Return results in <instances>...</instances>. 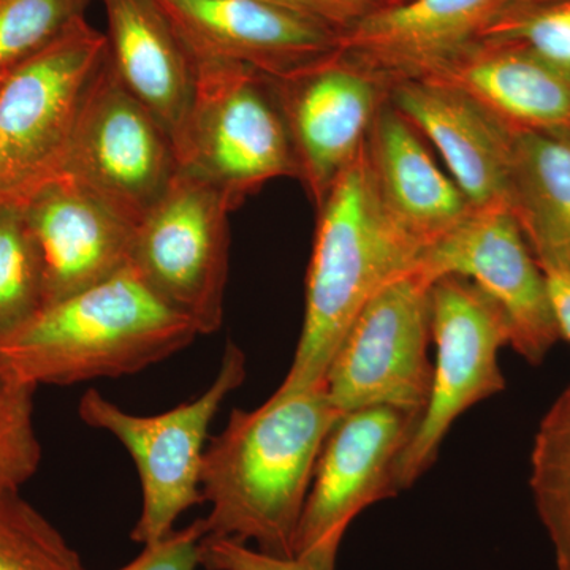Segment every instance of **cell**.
<instances>
[{"mask_svg": "<svg viewBox=\"0 0 570 570\" xmlns=\"http://www.w3.org/2000/svg\"><path fill=\"white\" fill-rule=\"evenodd\" d=\"M431 283L417 268L377 292L348 326L324 389L343 414L365 407H395L422 417L434 365L428 356Z\"/></svg>", "mask_w": 570, "mask_h": 570, "instance_id": "cell-9", "label": "cell"}, {"mask_svg": "<svg viewBox=\"0 0 570 570\" xmlns=\"http://www.w3.org/2000/svg\"><path fill=\"white\" fill-rule=\"evenodd\" d=\"M404 2V0H387V6H396V3Z\"/></svg>", "mask_w": 570, "mask_h": 570, "instance_id": "cell-33", "label": "cell"}, {"mask_svg": "<svg viewBox=\"0 0 570 570\" xmlns=\"http://www.w3.org/2000/svg\"><path fill=\"white\" fill-rule=\"evenodd\" d=\"M341 417L324 387L234 409L202 464V497L212 505L202 519L206 535L253 540L266 554L295 558L314 469Z\"/></svg>", "mask_w": 570, "mask_h": 570, "instance_id": "cell-1", "label": "cell"}, {"mask_svg": "<svg viewBox=\"0 0 570 570\" xmlns=\"http://www.w3.org/2000/svg\"><path fill=\"white\" fill-rule=\"evenodd\" d=\"M230 213L217 187L179 167L159 204L135 227L130 265L198 335L223 326Z\"/></svg>", "mask_w": 570, "mask_h": 570, "instance_id": "cell-7", "label": "cell"}, {"mask_svg": "<svg viewBox=\"0 0 570 570\" xmlns=\"http://www.w3.org/2000/svg\"><path fill=\"white\" fill-rule=\"evenodd\" d=\"M112 69L164 127L181 157L197 92V66L159 0H104Z\"/></svg>", "mask_w": 570, "mask_h": 570, "instance_id": "cell-19", "label": "cell"}, {"mask_svg": "<svg viewBox=\"0 0 570 570\" xmlns=\"http://www.w3.org/2000/svg\"><path fill=\"white\" fill-rule=\"evenodd\" d=\"M0 570H86L78 551L20 497L0 491Z\"/></svg>", "mask_w": 570, "mask_h": 570, "instance_id": "cell-24", "label": "cell"}, {"mask_svg": "<svg viewBox=\"0 0 570 570\" xmlns=\"http://www.w3.org/2000/svg\"><path fill=\"white\" fill-rule=\"evenodd\" d=\"M194 58L285 78L337 51L328 22L268 0H159Z\"/></svg>", "mask_w": 570, "mask_h": 570, "instance_id": "cell-14", "label": "cell"}, {"mask_svg": "<svg viewBox=\"0 0 570 570\" xmlns=\"http://www.w3.org/2000/svg\"><path fill=\"white\" fill-rule=\"evenodd\" d=\"M92 0H0V80L85 20Z\"/></svg>", "mask_w": 570, "mask_h": 570, "instance_id": "cell-25", "label": "cell"}, {"mask_svg": "<svg viewBox=\"0 0 570 570\" xmlns=\"http://www.w3.org/2000/svg\"><path fill=\"white\" fill-rule=\"evenodd\" d=\"M540 268L549 287L551 307L561 340L570 343V269L553 265H540Z\"/></svg>", "mask_w": 570, "mask_h": 570, "instance_id": "cell-31", "label": "cell"}, {"mask_svg": "<svg viewBox=\"0 0 570 570\" xmlns=\"http://www.w3.org/2000/svg\"><path fill=\"white\" fill-rule=\"evenodd\" d=\"M483 39L513 41L540 61L570 75V0H513Z\"/></svg>", "mask_w": 570, "mask_h": 570, "instance_id": "cell-26", "label": "cell"}, {"mask_svg": "<svg viewBox=\"0 0 570 570\" xmlns=\"http://www.w3.org/2000/svg\"><path fill=\"white\" fill-rule=\"evenodd\" d=\"M528 2H549V0H528Z\"/></svg>", "mask_w": 570, "mask_h": 570, "instance_id": "cell-34", "label": "cell"}, {"mask_svg": "<svg viewBox=\"0 0 570 570\" xmlns=\"http://www.w3.org/2000/svg\"><path fill=\"white\" fill-rule=\"evenodd\" d=\"M431 332L436 344L433 384L419 425L397 459L400 491L433 466L450 428L464 412L505 389L499 352L510 346L509 325L478 285L460 276L434 281Z\"/></svg>", "mask_w": 570, "mask_h": 570, "instance_id": "cell-10", "label": "cell"}, {"mask_svg": "<svg viewBox=\"0 0 570 570\" xmlns=\"http://www.w3.org/2000/svg\"><path fill=\"white\" fill-rule=\"evenodd\" d=\"M107 55V33L88 20L0 81V206H24L61 178L75 124Z\"/></svg>", "mask_w": 570, "mask_h": 570, "instance_id": "cell-4", "label": "cell"}, {"mask_svg": "<svg viewBox=\"0 0 570 570\" xmlns=\"http://www.w3.org/2000/svg\"><path fill=\"white\" fill-rule=\"evenodd\" d=\"M299 178L316 209L365 146L390 82L341 51L285 78H272Z\"/></svg>", "mask_w": 570, "mask_h": 570, "instance_id": "cell-13", "label": "cell"}, {"mask_svg": "<svg viewBox=\"0 0 570 570\" xmlns=\"http://www.w3.org/2000/svg\"><path fill=\"white\" fill-rule=\"evenodd\" d=\"M389 100L436 146L472 208L508 205L512 134L464 94L439 82L390 81Z\"/></svg>", "mask_w": 570, "mask_h": 570, "instance_id": "cell-18", "label": "cell"}, {"mask_svg": "<svg viewBox=\"0 0 570 570\" xmlns=\"http://www.w3.org/2000/svg\"><path fill=\"white\" fill-rule=\"evenodd\" d=\"M309 2L321 14L322 20L340 32L351 28L366 14L387 6V0H309Z\"/></svg>", "mask_w": 570, "mask_h": 570, "instance_id": "cell-30", "label": "cell"}, {"mask_svg": "<svg viewBox=\"0 0 570 570\" xmlns=\"http://www.w3.org/2000/svg\"><path fill=\"white\" fill-rule=\"evenodd\" d=\"M0 81H2V80H0Z\"/></svg>", "mask_w": 570, "mask_h": 570, "instance_id": "cell-35", "label": "cell"}, {"mask_svg": "<svg viewBox=\"0 0 570 570\" xmlns=\"http://www.w3.org/2000/svg\"><path fill=\"white\" fill-rule=\"evenodd\" d=\"M417 80L456 89L510 132L570 137V75L513 41L479 40Z\"/></svg>", "mask_w": 570, "mask_h": 570, "instance_id": "cell-17", "label": "cell"}, {"mask_svg": "<svg viewBox=\"0 0 570 570\" xmlns=\"http://www.w3.org/2000/svg\"><path fill=\"white\" fill-rule=\"evenodd\" d=\"M197 336L193 322L127 265L0 337V367L33 387L81 384L140 373Z\"/></svg>", "mask_w": 570, "mask_h": 570, "instance_id": "cell-3", "label": "cell"}, {"mask_svg": "<svg viewBox=\"0 0 570 570\" xmlns=\"http://www.w3.org/2000/svg\"><path fill=\"white\" fill-rule=\"evenodd\" d=\"M268 2L279 3V6L288 7V9L303 11V13H309L314 14V17L321 18V14L317 13V10L314 9V6L309 0H268Z\"/></svg>", "mask_w": 570, "mask_h": 570, "instance_id": "cell-32", "label": "cell"}, {"mask_svg": "<svg viewBox=\"0 0 570 570\" xmlns=\"http://www.w3.org/2000/svg\"><path fill=\"white\" fill-rule=\"evenodd\" d=\"M417 269L431 283L460 276L478 285L504 314L510 347L539 366L561 335L549 287L509 205L472 208L471 214L420 257Z\"/></svg>", "mask_w": 570, "mask_h": 570, "instance_id": "cell-12", "label": "cell"}, {"mask_svg": "<svg viewBox=\"0 0 570 570\" xmlns=\"http://www.w3.org/2000/svg\"><path fill=\"white\" fill-rule=\"evenodd\" d=\"M510 134V212L540 265L570 269V137Z\"/></svg>", "mask_w": 570, "mask_h": 570, "instance_id": "cell-21", "label": "cell"}, {"mask_svg": "<svg viewBox=\"0 0 570 570\" xmlns=\"http://www.w3.org/2000/svg\"><path fill=\"white\" fill-rule=\"evenodd\" d=\"M245 379V352L228 341L212 385L164 414H130L96 389L82 395L78 404L82 422L118 439L137 468L142 508L130 534L135 542H159L175 531L184 512L204 504L200 475L209 428Z\"/></svg>", "mask_w": 570, "mask_h": 570, "instance_id": "cell-6", "label": "cell"}, {"mask_svg": "<svg viewBox=\"0 0 570 570\" xmlns=\"http://www.w3.org/2000/svg\"><path fill=\"white\" fill-rule=\"evenodd\" d=\"M24 213L43 264L47 305L130 265L134 225L66 176L33 195Z\"/></svg>", "mask_w": 570, "mask_h": 570, "instance_id": "cell-16", "label": "cell"}, {"mask_svg": "<svg viewBox=\"0 0 570 570\" xmlns=\"http://www.w3.org/2000/svg\"><path fill=\"white\" fill-rule=\"evenodd\" d=\"M200 566L206 570H321L299 558H277L235 539L205 535Z\"/></svg>", "mask_w": 570, "mask_h": 570, "instance_id": "cell-28", "label": "cell"}, {"mask_svg": "<svg viewBox=\"0 0 570 570\" xmlns=\"http://www.w3.org/2000/svg\"><path fill=\"white\" fill-rule=\"evenodd\" d=\"M45 305L43 264L24 206H0V337Z\"/></svg>", "mask_w": 570, "mask_h": 570, "instance_id": "cell-23", "label": "cell"}, {"mask_svg": "<svg viewBox=\"0 0 570 570\" xmlns=\"http://www.w3.org/2000/svg\"><path fill=\"white\" fill-rule=\"evenodd\" d=\"M513 0H404L366 14L337 51L385 80L419 78L483 39Z\"/></svg>", "mask_w": 570, "mask_h": 570, "instance_id": "cell-15", "label": "cell"}, {"mask_svg": "<svg viewBox=\"0 0 570 570\" xmlns=\"http://www.w3.org/2000/svg\"><path fill=\"white\" fill-rule=\"evenodd\" d=\"M530 485L557 570H570V384L540 422L531 453Z\"/></svg>", "mask_w": 570, "mask_h": 570, "instance_id": "cell-22", "label": "cell"}, {"mask_svg": "<svg viewBox=\"0 0 570 570\" xmlns=\"http://www.w3.org/2000/svg\"><path fill=\"white\" fill-rule=\"evenodd\" d=\"M194 59L197 92L179 165L217 187L232 212L273 179L299 178L272 78L242 63Z\"/></svg>", "mask_w": 570, "mask_h": 570, "instance_id": "cell-5", "label": "cell"}, {"mask_svg": "<svg viewBox=\"0 0 570 570\" xmlns=\"http://www.w3.org/2000/svg\"><path fill=\"white\" fill-rule=\"evenodd\" d=\"M179 167L174 141L119 80L107 50L82 99L62 176L137 227Z\"/></svg>", "mask_w": 570, "mask_h": 570, "instance_id": "cell-8", "label": "cell"}, {"mask_svg": "<svg viewBox=\"0 0 570 570\" xmlns=\"http://www.w3.org/2000/svg\"><path fill=\"white\" fill-rule=\"evenodd\" d=\"M205 535L204 520H195L190 527L145 546L137 560L119 570H197Z\"/></svg>", "mask_w": 570, "mask_h": 570, "instance_id": "cell-29", "label": "cell"}, {"mask_svg": "<svg viewBox=\"0 0 570 570\" xmlns=\"http://www.w3.org/2000/svg\"><path fill=\"white\" fill-rule=\"evenodd\" d=\"M366 154L385 208L422 254L471 214L452 176L438 167L417 130L389 99L371 126Z\"/></svg>", "mask_w": 570, "mask_h": 570, "instance_id": "cell-20", "label": "cell"}, {"mask_svg": "<svg viewBox=\"0 0 570 570\" xmlns=\"http://www.w3.org/2000/svg\"><path fill=\"white\" fill-rule=\"evenodd\" d=\"M0 367V491L20 490L39 471L41 445L33 425V392Z\"/></svg>", "mask_w": 570, "mask_h": 570, "instance_id": "cell-27", "label": "cell"}, {"mask_svg": "<svg viewBox=\"0 0 570 570\" xmlns=\"http://www.w3.org/2000/svg\"><path fill=\"white\" fill-rule=\"evenodd\" d=\"M420 415L395 407H365L337 420L314 469L295 558L335 570L352 521L379 501L396 497V464Z\"/></svg>", "mask_w": 570, "mask_h": 570, "instance_id": "cell-11", "label": "cell"}, {"mask_svg": "<svg viewBox=\"0 0 570 570\" xmlns=\"http://www.w3.org/2000/svg\"><path fill=\"white\" fill-rule=\"evenodd\" d=\"M420 255L379 195L365 142L317 209L305 321L275 395L324 387L326 370L360 311L385 285L417 268Z\"/></svg>", "mask_w": 570, "mask_h": 570, "instance_id": "cell-2", "label": "cell"}]
</instances>
